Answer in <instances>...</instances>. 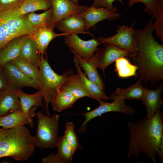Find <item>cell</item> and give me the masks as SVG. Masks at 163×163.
Listing matches in <instances>:
<instances>
[{
    "instance_id": "8992f818",
    "label": "cell",
    "mask_w": 163,
    "mask_h": 163,
    "mask_svg": "<svg viewBox=\"0 0 163 163\" xmlns=\"http://www.w3.org/2000/svg\"><path fill=\"white\" fill-rule=\"evenodd\" d=\"M37 120L36 135L35 136L37 147L52 148L56 147L60 115L49 116L41 112L36 113Z\"/></svg>"
},
{
    "instance_id": "83f0119b",
    "label": "cell",
    "mask_w": 163,
    "mask_h": 163,
    "mask_svg": "<svg viewBox=\"0 0 163 163\" xmlns=\"http://www.w3.org/2000/svg\"><path fill=\"white\" fill-rule=\"evenodd\" d=\"M52 7L51 0H24L19 9L21 14L26 15L39 10L46 11Z\"/></svg>"
},
{
    "instance_id": "7a4b0ae2",
    "label": "cell",
    "mask_w": 163,
    "mask_h": 163,
    "mask_svg": "<svg viewBox=\"0 0 163 163\" xmlns=\"http://www.w3.org/2000/svg\"><path fill=\"white\" fill-rule=\"evenodd\" d=\"M163 117L159 111L152 117H145L127 124L129 137L128 157L138 160L142 154L157 163L156 157L163 136Z\"/></svg>"
},
{
    "instance_id": "7402d4cb",
    "label": "cell",
    "mask_w": 163,
    "mask_h": 163,
    "mask_svg": "<svg viewBox=\"0 0 163 163\" xmlns=\"http://www.w3.org/2000/svg\"><path fill=\"white\" fill-rule=\"evenodd\" d=\"M16 93L20 100L22 110L26 113L35 112L37 108L43 105L42 101L43 95L40 90L30 94L24 93L19 88L16 89Z\"/></svg>"
},
{
    "instance_id": "603a6c76",
    "label": "cell",
    "mask_w": 163,
    "mask_h": 163,
    "mask_svg": "<svg viewBox=\"0 0 163 163\" xmlns=\"http://www.w3.org/2000/svg\"><path fill=\"white\" fill-rule=\"evenodd\" d=\"M40 57L37 43L28 36L24 42L17 58L39 67Z\"/></svg>"
},
{
    "instance_id": "8fae6325",
    "label": "cell",
    "mask_w": 163,
    "mask_h": 163,
    "mask_svg": "<svg viewBox=\"0 0 163 163\" xmlns=\"http://www.w3.org/2000/svg\"><path fill=\"white\" fill-rule=\"evenodd\" d=\"M53 16L50 27L54 29L59 21L71 15L85 11L88 6L78 5L69 0H51Z\"/></svg>"
},
{
    "instance_id": "5b68a950",
    "label": "cell",
    "mask_w": 163,
    "mask_h": 163,
    "mask_svg": "<svg viewBox=\"0 0 163 163\" xmlns=\"http://www.w3.org/2000/svg\"><path fill=\"white\" fill-rule=\"evenodd\" d=\"M39 68L40 80L38 90L41 91L43 95V109L45 110L46 115L50 116L48 109L49 103H51L65 82L73 74V71L71 68L65 70L61 75L56 73L42 54L40 55Z\"/></svg>"
},
{
    "instance_id": "277c9868",
    "label": "cell",
    "mask_w": 163,
    "mask_h": 163,
    "mask_svg": "<svg viewBox=\"0 0 163 163\" xmlns=\"http://www.w3.org/2000/svg\"><path fill=\"white\" fill-rule=\"evenodd\" d=\"M19 7L0 8V50L17 37L24 35L31 37L35 30L29 23L26 14L20 13Z\"/></svg>"
},
{
    "instance_id": "1f68e13d",
    "label": "cell",
    "mask_w": 163,
    "mask_h": 163,
    "mask_svg": "<svg viewBox=\"0 0 163 163\" xmlns=\"http://www.w3.org/2000/svg\"><path fill=\"white\" fill-rule=\"evenodd\" d=\"M64 136L72 148L75 153L78 150L83 149L79 144L77 134L75 130V125L72 122H68Z\"/></svg>"
},
{
    "instance_id": "ba28073f",
    "label": "cell",
    "mask_w": 163,
    "mask_h": 163,
    "mask_svg": "<svg viewBox=\"0 0 163 163\" xmlns=\"http://www.w3.org/2000/svg\"><path fill=\"white\" fill-rule=\"evenodd\" d=\"M135 22L136 20L129 27L119 25L116 34L108 37H99L97 40L101 44L108 43L113 44L129 52L133 56L136 46V41L134 35V29L133 27Z\"/></svg>"
},
{
    "instance_id": "4316f807",
    "label": "cell",
    "mask_w": 163,
    "mask_h": 163,
    "mask_svg": "<svg viewBox=\"0 0 163 163\" xmlns=\"http://www.w3.org/2000/svg\"><path fill=\"white\" fill-rule=\"evenodd\" d=\"M26 15L29 23L35 29L44 27H50L53 18V10L51 8L40 14L32 12Z\"/></svg>"
},
{
    "instance_id": "d4e9b609",
    "label": "cell",
    "mask_w": 163,
    "mask_h": 163,
    "mask_svg": "<svg viewBox=\"0 0 163 163\" xmlns=\"http://www.w3.org/2000/svg\"><path fill=\"white\" fill-rule=\"evenodd\" d=\"M62 87L69 91L78 99L84 97H91L89 92L78 74L72 75L65 82Z\"/></svg>"
},
{
    "instance_id": "e0dca14e",
    "label": "cell",
    "mask_w": 163,
    "mask_h": 163,
    "mask_svg": "<svg viewBox=\"0 0 163 163\" xmlns=\"http://www.w3.org/2000/svg\"><path fill=\"white\" fill-rule=\"evenodd\" d=\"M56 26L59 30L68 35L78 33L91 35L89 31H85V20L79 14L71 15L61 20Z\"/></svg>"
},
{
    "instance_id": "f35d334b",
    "label": "cell",
    "mask_w": 163,
    "mask_h": 163,
    "mask_svg": "<svg viewBox=\"0 0 163 163\" xmlns=\"http://www.w3.org/2000/svg\"><path fill=\"white\" fill-rule=\"evenodd\" d=\"M69 0L72 2L73 3L75 4L78 5V2L79 0Z\"/></svg>"
},
{
    "instance_id": "ac0fdd59",
    "label": "cell",
    "mask_w": 163,
    "mask_h": 163,
    "mask_svg": "<svg viewBox=\"0 0 163 163\" xmlns=\"http://www.w3.org/2000/svg\"><path fill=\"white\" fill-rule=\"evenodd\" d=\"M28 36L24 35L15 38L0 50V68L7 63L18 58L22 45Z\"/></svg>"
},
{
    "instance_id": "f546056e",
    "label": "cell",
    "mask_w": 163,
    "mask_h": 163,
    "mask_svg": "<svg viewBox=\"0 0 163 163\" xmlns=\"http://www.w3.org/2000/svg\"><path fill=\"white\" fill-rule=\"evenodd\" d=\"M27 76L34 80L39 85L40 80L39 67L18 58L12 61Z\"/></svg>"
},
{
    "instance_id": "484cf974",
    "label": "cell",
    "mask_w": 163,
    "mask_h": 163,
    "mask_svg": "<svg viewBox=\"0 0 163 163\" xmlns=\"http://www.w3.org/2000/svg\"><path fill=\"white\" fill-rule=\"evenodd\" d=\"M75 66L78 74L81 78L83 82L89 92L90 98L96 99L108 100L109 97L105 94L99 86L95 83L90 81L87 78L85 74L82 72L81 67L77 62L74 60Z\"/></svg>"
},
{
    "instance_id": "f1b7e54d",
    "label": "cell",
    "mask_w": 163,
    "mask_h": 163,
    "mask_svg": "<svg viewBox=\"0 0 163 163\" xmlns=\"http://www.w3.org/2000/svg\"><path fill=\"white\" fill-rule=\"evenodd\" d=\"M116 71L120 78H127L135 76L137 67L132 64L125 57H121L115 61Z\"/></svg>"
},
{
    "instance_id": "d6986e66",
    "label": "cell",
    "mask_w": 163,
    "mask_h": 163,
    "mask_svg": "<svg viewBox=\"0 0 163 163\" xmlns=\"http://www.w3.org/2000/svg\"><path fill=\"white\" fill-rule=\"evenodd\" d=\"M74 60L77 62L84 70L85 74L90 81L95 83L104 91L105 84L98 73L97 67L95 65L94 54L88 58H81L75 53Z\"/></svg>"
},
{
    "instance_id": "d590c367",
    "label": "cell",
    "mask_w": 163,
    "mask_h": 163,
    "mask_svg": "<svg viewBox=\"0 0 163 163\" xmlns=\"http://www.w3.org/2000/svg\"><path fill=\"white\" fill-rule=\"evenodd\" d=\"M43 163H63L62 159L57 153H52L42 159Z\"/></svg>"
},
{
    "instance_id": "9a60e30c",
    "label": "cell",
    "mask_w": 163,
    "mask_h": 163,
    "mask_svg": "<svg viewBox=\"0 0 163 163\" xmlns=\"http://www.w3.org/2000/svg\"><path fill=\"white\" fill-rule=\"evenodd\" d=\"M163 83L161 82L155 89L150 90L146 88L141 99L142 102L146 110L145 117L150 119L160 111L162 104L161 94Z\"/></svg>"
},
{
    "instance_id": "7c38bea8",
    "label": "cell",
    "mask_w": 163,
    "mask_h": 163,
    "mask_svg": "<svg viewBox=\"0 0 163 163\" xmlns=\"http://www.w3.org/2000/svg\"><path fill=\"white\" fill-rule=\"evenodd\" d=\"M2 69L9 85L16 88L24 87L39 89V86L33 79L26 76L12 61L5 64Z\"/></svg>"
},
{
    "instance_id": "74e56055",
    "label": "cell",
    "mask_w": 163,
    "mask_h": 163,
    "mask_svg": "<svg viewBox=\"0 0 163 163\" xmlns=\"http://www.w3.org/2000/svg\"><path fill=\"white\" fill-rule=\"evenodd\" d=\"M158 158L161 162H163V136H162L159 147L157 155Z\"/></svg>"
},
{
    "instance_id": "5bb4252c",
    "label": "cell",
    "mask_w": 163,
    "mask_h": 163,
    "mask_svg": "<svg viewBox=\"0 0 163 163\" xmlns=\"http://www.w3.org/2000/svg\"><path fill=\"white\" fill-rule=\"evenodd\" d=\"M17 89L9 85L0 92V117L21 110L20 100L16 93Z\"/></svg>"
},
{
    "instance_id": "9c48e42d",
    "label": "cell",
    "mask_w": 163,
    "mask_h": 163,
    "mask_svg": "<svg viewBox=\"0 0 163 163\" xmlns=\"http://www.w3.org/2000/svg\"><path fill=\"white\" fill-rule=\"evenodd\" d=\"M104 47L98 49L94 59L95 65L97 68L102 70L104 75L107 67L121 57H127L132 59L133 55L131 53L121 49L116 46L108 43H105Z\"/></svg>"
},
{
    "instance_id": "e575fe53",
    "label": "cell",
    "mask_w": 163,
    "mask_h": 163,
    "mask_svg": "<svg viewBox=\"0 0 163 163\" xmlns=\"http://www.w3.org/2000/svg\"><path fill=\"white\" fill-rule=\"evenodd\" d=\"M24 0H0V8L8 9L19 7Z\"/></svg>"
},
{
    "instance_id": "836d02e7",
    "label": "cell",
    "mask_w": 163,
    "mask_h": 163,
    "mask_svg": "<svg viewBox=\"0 0 163 163\" xmlns=\"http://www.w3.org/2000/svg\"><path fill=\"white\" fill-rule=\"evenodd\" d=\"M116 1L124 5L122 0H93L91 6L95 8L103 7L110 10L117 11V8L113 7V2Z\"/></svg>"
},
{
    "instance_id": "2e32d148",
    "label": "cell",
    "mask_w": 163,
    "mask_h": 163,
    "mask_svg": "<svg viewBox=\"0 0 163 163\" xmlns=\"http://www.w3.org/2000/svg\"><path fill=\"white\" fill-rule=\"evenodd\" d=\"M35 114V112L27 113L22 110H17L0 117V127L9 129L28 124L32 128L34 125L32 118Z\"/></svg>"
},
{
    "instance_id": "44dd1931",
    "label": "cell",
    "mask_w": 163,
    "mask_h": 163,
    "mask_svg": "<svg viewBox=\"0 0 163 163\" xmlns=\"http://www.w3.org/2000/svg\"><path fill=\"white\" fill-rule=\"evenodd\" d=\"M49 27H44L35 29L31 37L37 45L40 55H43L50 42L55 38L61 36L68 35L62 33L58 34Z\"/></svg>"
},
{
    "instance_id": "4fadbf2b",
    "label": "cell",
    "mask_w": 163,
    "mask_h": 163,
    "mask_svg": "<svg viewBox=\"0 0 163 163\" xmlns=\"http://www.w3.org/2000/svg\"><path fill=\"white\" fill-rule=\"evenodd\" d=\"M116 11L103 7L95 8L91 6L79 14L85 20V30H87L100 21L106 19L113 20L118 18L120 14L117 13Z\"/></svg>"
},
{
    "instance_id": "d6a6232c",
    "label": "cell",
    "mask_w": 163,
    "mask_h": 163,
    "mask_svg": "<svg viewBox=\"0 0 163 163\" xmlns=\"http://www.w3.org/2000/svg\"><path fill=\"white\" fill-rule=\"evenodd\" d=\"M142 2L145 5V11L152 15L156 20L159 17L156 4V0H128V5L132 7L135 3Z\"/></svg>"
},
{
    "instance_id": "52a82bcc",
    "label": "cell",
    "mask_w": 163,
    "mask_h": 163,
    "mask_svg": "<svg viewBox=\"0 0 163 163\" xmlns=\"http://www.w3.org/2000/svg\"><path fill=\"white\" fill-rule=\"evenodd\" d=\"M98 101L100 105L91 111L83 113V116L85 119L78 130L79 133L85 132L87 130L88 123L93 119L104 113L114 112L131 116L133 115L135 112L134 108L126 104L125 100H113L111 103L105 102L102 100H99Z\"/></svg>"
},
{
    "instance_id": "6da1fadb",
    "label": "cell",
    "mask_w": 163,
    "mask_h": 163,
    "mask_svg": "<svg viewBox=\"0 0 163 163\" xmlns=\"http://www.w3.org/2000/svg\"><path fill=\"white\" fill-rule=\"evenodd\" d=\"M153 19L143 29H134L136 46L132 59L138 68L135 76L142 83L152 85L163 79V45L152 36Z\"/></svg>"
},
{
    "instance_id": "cb8c5ba5",
    "label": "cell",
    "mask_w": 163,
    "mask_h": 163,
    "mask_svg": "<svg viewBox=\"0 0 163 163\" xmlns=\"http://www.w3.org/2000/svg\"><path fill=\"white\" fill-rule=\"evenodd\" d=\"M78 100L69 91L62 87L51 104L54 110L60 112L71 107Z\"/></svg>"
},
{
    "instance_id": "8d00e7d4",
    "label": "cell",
    "mask_w": 163,
    "mask_h": 163,
    "mask_svg": "<svg viewBox=\"0 0 163 163\" xmlns=\"http://www.w3.org/2000/svg\"><path fill=\"white\" fill-rule=\"evenodd\" d=\"M9 84L7 79L0 68V92L7 88Z\"/></svg>"
},
{
    "instance_id": "3957f363",
    "label": "cell",
    "mask_w": 163,
    "mask_h": 163,
    "mask_svg": "<svg viewBox=\"0 0 163 163\" xmlns=\"http://www.w3.org/2000/svg\"><path fill=\"white\" fill-rule=\"evenodd\" d=\"M36 147L35 136L24 126L0 128V158L9 157L24 161L33 155Z\"/></svg>"
},
{
    "instance_id": "4dcf8cb0",
    "label": "cell",
    "mask_w": 163,
    "mask_h": 163,
    "mask_svg": "<svg viewBox=\"0 0 163 163\" xmlns=\"http://www.w3.org/2000/svg\"><path fill=\"white\" fill-rule=\"evenodd\" d=\"M56 147L58 149L57 154L63 163L71 162L75 152L72 147L64 136L58 137Z\"/></svg>"
},
{
    "instance_id": "30bf717a",
    "label": "cell",
    "mask_w": 163,
    "mask_h": 163,
    "mask_svg": "<svg viewBox=\"0 0 163 163\" xmlns=\"http://www.w3.org/2000/svg\"><path fill=\"white\" fill-rule=\"evenodd\" d=\"M65 43L70 48V50L79 57L88 58L94 54L101 44L97 40L92 39L84 40L80 39L77 34H73L65 36Z\"/></svg>"
},
{
    "instance_id": "ffe728a7",
    "label": "cell",
    "mask_w": 163,
    "mask_h": 163,
    "mask_svg": "<svg viewBox=\"0 0 163 163\" xmlns=\"http://www.w3.org/2000/svg\"><path fill=\"white\" fill-rule=\"evenodd\" d=\"M145 88L141 80L138 79L135 84L126 88H118L111 94L109 98L113 100H141Z\"/></svg>"
}]
</instances>
